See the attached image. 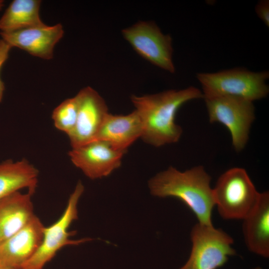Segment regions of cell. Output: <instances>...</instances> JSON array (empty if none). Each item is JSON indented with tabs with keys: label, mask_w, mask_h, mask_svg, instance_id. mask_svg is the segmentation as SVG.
Wrapping results in <instances>:
<instances>
[{
	"label": "cell",
	"mask_w": 269,
	"mask_h": 269,
	"mask_svg": "<svg viewBox=\"0 0 269 269\" xmlns=\"http://www.w3.org/2000/svg\"><path fill=\"white\" fill-rule=\"evenodd\" d=\"M213 189L215 206L226 220H243L256 206L260 196L244 168L234 167L224 172Z\"/></svg>",
	"instance_id": "cell-3"
},
{
	"label": "cell",
	"mask_w": 269,
	"mask_h": 269,
	"mask_svg": "<svg viewBox=\"0 0 269 269\" xmlns=\"http://www.w3.org/2000/svg\"><path fill=\"white\" fill-rule=\"evenodd\" d=\"M40 0H14L0 18L1 32L43 25L39 16Z\"/></svg>",
	"instance_id": "cell-17"
},
{
	"label": "cell",
	"mask_w": 269,
	"mask_h": 269,
	"mask_svg": "<svg viewBox=\"0 0 269 269\" xmlns=\"http://www.w3.org/2000/svg\"><path fill=\"white\" fill-rule=\"evenodd\" d=\"M75 96L78 102L77 121L74 130L68 135L72 148L95 140L109 113L103 98L91 87L82 89Z\"/></svg>",
	"instance_id": "cell-10"
},
{
	"label": "cell",
	"mask_w": 269,
	"mask_h": 269,
	"mask_svg": "<svg viewBox=\"0 0 269 269\" xmlns=\"http://www.w3.org/2000/svg\"><path fill=\"white\" fill-rule=\"evenodd\" d=\"M64 34L62 25H42L1 32L0 35L11 47H16L44 59L53 57L54 48Z\"/></svg>",
	"instance_id": "cell-12"
},
{
	"label": "cell",
	"mask_w": 269,
	"mask_h": 269,
	"mask_svg": "<svg viewBox=\"0 0 269 269\" xmlns=\"http://www.w3.org/2000/svg\"><path fill=\"white\" fill-rule=\"evenodd\" d=\"M211 180L203 166H196L183 172L170 166L151 178L148 187L153 196L180 200L193 212L198 223L212 226L215 203Z\"/></svg>",
	"instance_id": "cell-2"
},
{
	"label": "cell",
	"mask_w": 269,
	"mask_h": 269,
	"mask_svg": "<svg viewBox=\"0 0 269 269\" xmlns=\"http://www.w3.org/2000/svg\"><path fill=\"white\" fill-rule=\"evenodd\" d=\"M44 226L35 215L18 232L0 245V267L22 269L40 247Z\"/></svg>",
	"instance_id": "cell-11"
},
{
	"label": "cell",
	"mask_w": 269,
	"mask_h": 269,
	"mask_svg": "<svg viewBox=\"0 0 269 269\" xmlns=\"http://www.w3.org/2000/svg\"><path fill=\"white\" fill-rule=\"evenodd\" d=\"M11 48L3 39H0V70L8 57L9 52ZM4 90V83L0 78V102L2 101Z\"/></svg>",
	"instance_id": "cell-19"
},
{
	"label": "cell",
	"mask_w": 269,
	"mask_h": 269,
	"mask_svg": "<svg viewBox=\"0 0 269 269\" xmlns=\"http://www.w3.org/2000/svg\"><path fill=\"white\" fill-rule=\"evenodd\" d=\"M190 239V257L180 269H217L236 254L233 238L213 225L196 223L191 230Z\"/></svg>",
	"instance_id": "cell-5"
},
{
	"label": "cell",
	"mask_w": 269,
	"mask_h": 269,
	"mask_svg": "<svg viewBox=\"0 0 269 269\" xmlns=\"http://www.w3.org/2000/svg\"><path fill=\"white\" fill-rule=\"evenodd\" d=\"M78 114V102L76 96L63 101L54 109L52 119L55 127L69 135L74 130Z\"/></svg>",
	"instance_id": "cell-18"
},
{
	"label": "cell",
	"mask_w": 269,
	"mask_h": 269,
	"mask_svg": "<svg viewBox=\"0 0 269 269\" xmlns=\"http://www.w3.org/2000/svg\"><path fill=\"white\" fill-rule=\"evenodd\" d=\"M31 196L17 191L0 200V245L35 216Z\"/></svg>",
	"instance_id": "cell-15"
},
{
	"label": "cell",
	"mask_w": 269,
	"mask_h": 269,
	"mask_svg": "<svg viewBox=\"0 0 269 269\" xmlns=\"http://www.w3.org/2000/svg\"><path fill=\"white\" fill-rule=\"evenodd\" d=\"M256 12L264 23L269 26V1L268 0H261L258 2L255 8Z\"/></svg>",
	"instance_id": "cell-20"
},
{
	"label": "cell",
	"mask_w": 269,
	"mask_h": 269,
	"mask_svg": "<svg viewBox=\"0 0 269 269\" xmlns=\"http://www.w3.org/2000/svg\"><path fill=\"white\" fill-rule=\"evenodd\" d=\"M127 151L118 149L99 139L72 148L69 152L71 162L91 179L109 175L118 168Z\"/></svg>",
	"instance_id": "cell-9"
},
{
	"label": "cell",
	"mask_w": 269,
	"mask_h": 269,
	"mask_svg": "<svg viewBox=\"0 0 269 269\" xmlns=\"http://www.w3.org/2000/svg\"><path fill=\"white\" fill-rule=\"evenodd\" d=\"M0 269H8V268L0 267Z\"/></svg>",
	"instance_id": "cell-22"
},
{
	"label": "cell",
	"mask_w": 269,
	"mask_h": 269,
	"mask_svg": "<svg viewBox=\"0 0 269 269\" xmlns=\"http://www.w3.org/2000/svg\"><path fill=\"white\" fill-rule=\"evenodd\" d=\"M122 34L134 49L153 65L173 73L172 38L152 22L139 21L124 29Z\"/></svg>",
	"instance_id": "cell-8"
},
{
	"label": "cell",
	"mask_w": 269,
	"mask_h": 269,
	"mask_svg": "<svg viewBox=\"0 0 269 269\" xmlns=\"http://www.w3.org/2000/svg\"><path fill=\"white\" fill-rule=\"evenodd\" d=\"M203 98L194 87L180 90H170L142 96L132 95L131 101L142 126L141 138L155 147L177 142L182 129L175 122L178 109L186 102Z\"/></svg>",
	"instance_id": "cell-1"
},
{
	"label": "cell",
	"mask_w": 269,
	"mask_h": 269,
	"mask_svg": "<svg viewBox=\"0 0 269 269\" xmlns=\"http://www.w3.org/2000/svg\"><path fill=\"white\" fill-rule=\"evenodd\" d=\"M242 231L250 251L265 258L269 256V193H260L259 201L243 220Z\"/></svg>",
	"instance_id": "cell-13"
},
{
	"label": "cell",
	"mask_w": 269,
	"mask_h": 269,
	"mask_svg": "<svg viewBox=\"0 0 269 269\" xmlns=\"http://www.w3.org/2000/svg\"><path fill=\"white\" fill-rule=\"evenodd\" d=\"M211 123H219L229 131L232 145L239 152L245 147L255 119L253 102L232 96L203 98Z\"/></svg>",
	"instance_id": "cell-6"
},
{
	"label": "cell",
	"mask_w": 269,
	"mask_h": 269,
	"mask_svg": "<svg viewBox=\"0 0 269 269\" xmlns=\"http://www.w3.org/2000/svg\"><path fill=\"white\" fill-rule=\"evenodd\" d=\"M142 133L141 122L135 110L126 115L108 113L96 139L105 141L116 149L127 151L141 137Z\"/></svg>",
	"instance_id": "cell-14"
},
{
	"label": "cell",
	"mask_w": 269,
	"mask_h": 269,
	"mask_svg": "<svg viewBox=\"0 0 269 269\" xmlns=\"http://www.w3.org/2000/svg\"><path fill=\"white\" fill-rule=\"evenodd\" d=\"M38 170L25 159L0 163V200L23 188L32 195L38 183Z\"/></svg>",
	"instance_id": "cell-16"
},
{
	"label": "cell",
	"mask_w": 269,
	"mask_h": 269,
	"mask_svg": "<svg viewBox=\"0 0 269 269\" xmlns=\"http://www.w3.org/2000/svg\"><path fill=\"white\" fill-rule=\"evenodd\" d=\"M269 77L267 71L253 72L240 68L196 75L202 85L203 98L232 96L251 102L268 95L269 87L265 82Z\"/></svg>",
	"instance_id": "cell-4"
},
{
	"label": "cell",
	"mask_w": 269,
	"mask_h": 269,
	"mask_svg": "<svg viewBox=\"0 0 269 269\" xmlns=\"http://www.w3.org/2000/svg\"><path fill=\"white\" fill-rule=\"evenodd\" d=\"M254 269H262L261 268H260V267H257V268H255Z\"/></svg>",
	"instance_id": "cell-23"
},
{
	"label": "cell",
	"mask_w": 269,
	"mask_h": 269,
	"mask_svg": "<svg viewBox=\"0 0 269 269\" xmlns=\"http://www.w3.org/2000/svg\"><path fill=\"white\" fill-rule=\"evenodd\" d=\"M84 190L79 181L68 199L66 207L59 219L48 227H44L43 238L40 247L22 269H42L44 266L62 248L67 245H78L90 241V238L78 240L69 239L75 232H68L71 223L78 219L77 205Z\"/></svg>",
	"instance_id": "cell-7"
},
{
	"label": "cell",
	"mask_w": 269,
	"mask_h": 269,
	"mask_svg": "<svg viewBox=\"0 0 269 269\" xmlns=\"http://www.w3.org/2000/svg\"><path fill=\"white\" fill-rule=\"evenodd\" d=\"M4 5V1L0 0V10L2 9Z\"/></svg>",
	"instance_id": "cell-21"
}]
</instances>
